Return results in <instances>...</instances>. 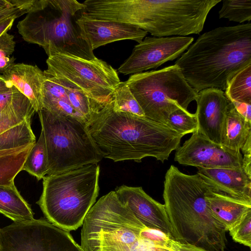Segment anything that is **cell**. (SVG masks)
<instances>
[{
	"instance_id": "obj_16",
	"label": "cell",
	"mask_w": 251,
	"mask_h": 251,
	"mask_svg": "<svg viewBox=\"0 0 251 251\" xmlns=\"http://www.w3.org/2000/svg\"><path fill=\"white\" fill-rule=\"evenodd\" d=\"M198 174L215 191L251 201V176L241 166L234 169L198 168Z\"/></svg>"
},
{
	"instance_id": "obj_2",
	"label": "cell",
	"mask_w": 251,
	"mask_h": 251,
	"mask_svg": "<svg viewBox=\"0 0 251 251\" xmlns=\"http://www.w3.org/2000/svg\"><path fill=\"white\" fill-rule=\"evenodd\" d=\"M214 190L198 174L186 175L170 166L163 198L173 240L207 251H225L226 231L213 215L207 201Z\"/></svg>"
},
{
	"instance_id": "obj_31",
	"label": "cell",
	"mask_w": 251,
	"mask_h": 251,
	"mask_svg": "<svg viewBox=\"0 0 251 251\" xmlns=\"http://www.w3.org/2000/svg\"><path fill=\"white\" fill-rule=\"evenodd\" d=\"M33 0H14V4L0 11V22L11 17L19 18L26 14L33 5Z\"/></svg>"
},
{
	"instance_id": "obj_36",
	"label": "cell",
	"mask_w": 251,
	"mask_h": 251,
	"mask_svg": "<svg viewBox=\"0 0 251 251\" xmlns=\"http://www.w3.org/2000/svg\"><path fill=\"white\" fill-rule=\"evenodd\" d=\"M231 102L238 112L248 121L251 122V104L236 101Z\"/></svg>"
},
{
	"instance_id": "obj_42",
	"label": "cell",
	"mask_w": 251,
	"mask_h": 251,
	"mask_svg": "<svg viewBox=\"0 0 251 251\" xmlns=\"http://www.w3.org/2000/svg\"><path fill=\"white\" fill-rule=\"evenodd\" d=\"M0 114H1V113H0Z\"/></svg>"
},
{
	"instance_id": "obj_12",
	"label": "cell",
	"mask_w": 251,
	"mask_h": 251,
	"mask_svg": "<svg viewBox=\"0 0 251 251\" xmlns=\"http://www.w3.org/2000/svg\"><path fill=\"white\" fill-rule=\"evenodd\" d=\"M242 160L241 151L215 144L198 130L176 150L175 156L179 164L197 168L234 169L242 166Z\"/></svg>"
},
{
	"instance_id": "obj_37",
	"label": "cell",
	"mask_w": 251,
	"mask_h": 251,
	"mask_svg": "<svg viewBox=\"0 0 251 251\" xmlns=\"http://www.w3.org/2000/svg\"><path fill=\"white\" fill-rule=\"evenodd\" d=\"M16 17H11L0 22V37L11 28Z\"/></svg>"
},
{
	"instance_id": "obj_15",
	"label": "cell",
	"mask_w": 251,
	"mask_h": 251,
	"mask_svg": "<svg viewBox=\"0 0 251 251\" xmlns=\"http://www.w3.org/2000/svg\"><path fill=\"white\" fill-rule=\"evenodd\" d=\"M83 38L91 49L123 40L140 43L148 33L130 25L111 21L92 19L81 15L76 20Z\"/></svg>"
},
{
	"instance_id": "obj_9",
	"label": "cell",
	"mask_w": 251,
	"mask_h": 251,
	"mask_svg": "<svg viewBox=\"0 0 251 251\" xmlns=\"http://www.w3.org/2000/svg\"><path fill=\"white\" fill-rule=\"evenodd\" d=\"M46 63L45 76L62 79L100 103L110 101L121 82L117 71L97 57L88 60L58 54L48 57Z\"/></svg>"
},
{
	"instance_id": "obj_6",
	"label": "cell",
	"mask_w": 251,
	"mask_h": 251,
	"mask_svg": "<svg viewBox=\"0 0 251 251\" xmlns=\"http://www.w3.org/2000/svg\"><path fill=\"white\" fill-rule=\"evenodd\" d=\"M37 113L48 154L47 176L101 161L103 157L84 121L44 108Z\"/></svg>"
},
{
	"instance_id": "obj_25",
	"label": "cell",
	"mask_w": 251,
	"mask_h": 251,
	"mask_svg": "<svg viewBox=\"0 0 251 251\" xmlns=\"http://www.w3.org/2000/svg\"><path fill=\"white\" fill-rule=\"evenodd\" d=\"M45 76L54 78L65 88L71 105L82 116L86 123L90 118L93 110L100 102L92 100L82 91L62 79L49 76Z\"/></svg>"
},
{
	"instance_id": "obj_5",
	"label": "cell",
	"mask_w": 251,
	"mask_h": 251,
	"mask_svg": "<svg viewBox=\"0 0 251 251\" xmlns=\"http://www.w3.org/2000/svg\"><path fill=\"white\" fill-rule=\"evenodd\" d=\"M100 173L94 163L45 176L37 203L48 221L69 231L81 226L99 195Z\"/></svg>"
},
{
	"instance_id": "obj_26",
	"label": "cell",
	"mask_w": 251,
	"mask_h": 251,
	"mask_svg": "<svg viewBox=\"0 0 251 251\" xmlns=\"http://www.w3.org/2000/svg\"><path fill=\"white\" fill-rule=\"evenodd\" d=\"M112 99L114 111L145 117L142 109L125 82H121L114 89Z\"/></svg>"
},
{
	"instance_id": "obj_39",
	"label": "cell",
	"mask_w": 251,
	"mask_h": 251,
	"mask_svg": "<svg viewBox=\"0 0 251 251\" xmlns=\"http://www.w3.org/2000/svg\"><path fill=\"white\" fill-rule=\"evenodd\" d=\"M13 85L4 80L0 79V93L9 90Z\"/></svg>"
},
{
	"instance_id": "obj_32",
	"label": "cell",
	"mask_w": 251,
	"mask_h": 251,
	"mask_svg": "<svg viewBox=\"0 0 251 251\" xmlns=\"http://www.w3.org/2000/svg\"><path fill=\"white\" fill-rule=\"evenodd\" d=\"M140 236L159 245L170 246L171 238L160 230L145 227L140 232Z\"/></svg>"
},
{
	"instance_id": "obj_30",
	"label": "cell",
	"mask_w": 251,
	"mask_h": 251,
	"mask_svg": "<svg viewBox=\"0 0 251 251\" xmlns=\"http://www.w3.org/2000/svg\"><path fill=\"white\" fill-rule=\"evenodd\" d=\"M234 241L249 248L251 247V211L228 230Z\"/></svg>"
},
{
	"instance_id": "obj_28",
	"label": "cell",
	"mask_w": 251,
	"mask_h": 251,
	"mask_svg": "<svg viewBox=\"0 0 251 251\" xmlns=\"http://www.w3.org/2000/svg\"><path fill=\"white\" fill-rule=\"evenodd\" d=\"M168 126L183 136L199 129L196 113L192 114L188 110L182 109L176 110L171 114Z\"/></svg>"
},
{
	"instance_id": "obj_1",
	"label": "cell",
	"mask_w": 251,
	"mask_h": 251,
	"mask_svg": "<svg viewBox=\"0 0 251 251\" xmlns=\"http://www.w3.org/2000/svg\"><path fill=\"white\" fill-rule=\"evenodd\" d=\"M86 125L102 157L114 162L140 163L145 157H153L164 162L179 147L183 137L145 117L114 111L112 99L98 105Z\"/></svg>"
},
{
	"instance_id": "obj_8",
	"label": "cell",
	"mask_w": 251,
	"mask_h": 251,
	"mask_svg": "<svg viewBox=\"0 0 251 251\" xmlns=\"http://www.w3.org/2000/svg\"><path fill=\"white\" fill-rule=\"evenodd\" d=\"M221 0H141L139 28L157 37L199 34Z\"/></svg>"
},
{
	"instance_id": "obj_20",
	"label": "cell",
	"mask_w": 251,
	"mask_h": 251,
	"mask_svg": "<svg viewBox=\"0 0 251 251\" xmlns=\"http://www.w3.org/2000/svg\"><path fill=\"white\" fill-rule=\"evenodd\" d=\"M0 213L14 222H23L34 219V213L21 195L14 183L0 185Z\"/></svg>"
},
{
	"instance_id": "obj_3",
	"label": "cell",
	"mask_w": 251,
	"mask_h": 251,
	"mask_svg": "<svg viewBox=\"0 0 251 251\" xmlns=\"http://www.w3.org/2000/svg\"><path fill=\"white\" fill-rule=\"evenodd\" d=\"M251 64V24L221 26L201 35L176 61L196 90H225L230 80Z\"/></svg>"
},
{
	"instance_id": "obj_11",
	"label": "cell",
	"mask_w": 251,
	"mask_h": 251,
	"mask_svg": "<svg viewBox=\"0 0 251 251\" xmlns=\"http://www.w3.org/2000/svg\"><path fill=\"white\" fill-rule=\"evenodd\" d=\"M194 41L189 36H148L134 46L130 55L118 68L119 73L133 75L155 69L178 58Z\"/></svg>"
},
{
	"instance_id": "obj_34",
	"label": "cell",
	"mask_w": 251,
	"mask_h": 251,
	"mask_svg": "<svg viewBox=\"0 0 251 251\" xmlns=\"http://www.w3.org/2000/svg\"><path fill=\"white\" fill-rule=\"evenodd\" d=\"M137 251H172L170 246H164L142 238Z\"/></svg>"
},
{
	"instance_id": "obj_18",
	"label": "cell",
	"mask_w": 251,
	"mask_h": 251,
	"mask_svg": "<svg viewBox=\"0 0 251 251\" xmlns=\"http://www.w3.org/2000/svg\"><path fill=\"white\" fill-rule=\"evenodd\" d=\"M210 209L214 217L228 231L249 211L251 201L212 191L207 196Z\"/></svg>"
},
{
	"instance_id": "obj_7",
	"label": "cell",
	"mask_w": 251,
	"mask_h": 251,
	"mask_svg": "<svg viewBox=\"0 0 251 251\" xmlns=\"http://www.w3.org/2000/svg\"><path fill=\"white\" fill-rule=\"evenodd\" d=\"M125 83L145 117L167 126L171 113L178 109L187 110L189 104L198 97L199 92L187 82L175 64L132 75Z\"/></svg>"
},
{
	"instance_id": "obj_4",
	"label": "cell",
	"mask_w": 251,
	"mask_h": 251,
	"mask_svg": "<svg viewBox=\"0 0 251 251\" xmlns=\"http://www.w3.org/2000/svg\"><path fill=\"white\" fill-rule=\"evenodd\" d=\"M84 7L75 0H35L18 22V32L25 41L42 47L48 57L60 54L94 59L76 23Z\"/></svg>"
},
{
	"instance_id": "obj_40",
	"label": "cell",
	"mask_w": 251,
	"mask_h": 251,
	"mask_svg": "<svg viewBox=\"0 0 251 251\" xmlns=\"http://www.w3.org/2000/svg\"><path fill=\"white\" fill-rule=\"evenodd\" d=\"M14 4V0H0V11Z\"/></svg>"
},
{
	"instance_id": "obj_21",
	"label": "cell",
	"mask_w": 251,
	"mask_h": 251,
	"mask_svg": "<svg viewBox=\"0 0 251 251\" xmlns=\"http://www.w3.org/2000/svg\"><path fill=\"white\" fill-rule=\"evenodd\" d=\"M35 143L0 151V185L9 186L22 168Z\"/></svg>"
},
{
	"instance_id": "obj_10",
	"label": "cell",
	"mask_w": 251,
	"mask_h": 251,
	"mask_svg": "<svg viewBox=\"0 0 251 251\" xmlns=\"http://www.w3.org/2000/svg\"><path fill=\"white\" fill-rule=\"evenodd\" d=\"M0 251H83L70 231L48 220L14 222L0 228Z\"/></svg>"
},
{
	"instance_id": "obj_22",
	"label": "cell",
	"mask_w": 251,
	"mask_h": 251,
	"mask_svg": "<svg viewBox=\"0 0 251 251\" xmlns=\"http://www.w3.org/2000/svg\"><path fill=\"white\" fill-rule=\"evenodd\" d=\"M35 112L29 100L25 96L17 99L0 111V134L25 119H31Z\"/></svg>"
},
{
	"instance_id": "obj_14",
	"label": "cell",
	"mask_w": 251,
	"mask_h": 251,
	"mask_svg": "<svg viewBox=\"0 0 251 251\" xmlns=\"http://www.w3.org/2000/svg\"><path fill=\"white\" fill-rule=\"evenodd\" d=\"M198 130L211 142L221 145L229 100L223 90L209 88L199 92L196 100Z\"/></svg>"
},
{
	"instance_id": "obj_33",
	"label": "cell",
	"mask_w": 251,
	"mask_h": 251,
	"mask_svg": "<svg viewBox=\"0 0 251 251\" xmlns=\"http://www.w3.org/2000/svg\"><path fill=\"white\" fill-rule=\"evenodd\" d=\"M21 94H22L14 86L9 90L0 93V112Z\"/></svg>"
},
{
	"instance_id": "obj_23",
	"label": "cell",
	"mask_w": 251,
	"mask_h": 251,
	"mask_svg": "<svg viewBox=\"0 0 251 251\" xmlns=\"http://www.w3.org/2000/svg\"><path fill=\"white\" fill-rule=\"evenodd\" d=\"M22 171L28 172L38 180L43 179L48 171V154L44 132L41 129L40 137L28 155Z\"/></svg>"
},
{
	"instance_id": "obj_27",
	"label": "cell",
	"mask_w": 251,
	"mask_h": 251,
	"mask_svg": "<svg viewBox=\"0 0 251 251\" xmlns=\"http://www.w3.org/2000/svg\"><path fill=\"white\" fill-rule=\"evenodd\" d=\"M219 18L243 23L251 20V0H225L219 12Z\"/></svg>"
},
{
	"instance_id": "obj_19",
	"label": "cell",
	"mask_w": 251,
	"mask_h": 251,
	"mask_svg": "<svg viewBox=\"0 0 251 251\" xmlns=\"http://www.w3.org/2000/svg\"><path fill=\"white\" fill-rule=\"evenodd\" d=\"M251 139V122L237 111L229 101L223 127L221 145L232 151H240L245 144Z\"/></svg>"
},
{
	"instance_id": "obj_41",
	"label": "cell",
	"mask_w": 251,
	"mask_h": 251,
	"mask_svg": "<svg viewBox=\"0 0 251 251\" xmlns=\"http://www.w3.org/2000/svg\"><path fill=\"white\" fill-rule=\"evenodd\" d=\"M0 79L4 80V79H3L2 76H0Z\"/></svg>"
},
{
	"instance_id": "obj_29",
	"label": "cell",
	"mask_w": 251,
	"mask_h": 251,
	"mask_svg": "<svg viewBox=\"0 0 251 251\" xmlns=\"http://www.w3.org/2000/svg\"><path fill=\"white\" fill-rule=\"evenodd\" d=\"M15 45L13 35L6 32L0 37V76L15 64L16 58L10 56L13 53Z\"/></svg>"
},
{
	"instance_id": "obj_38",
	"label": "cell",
	"mask_w": 251,
	"mask_h": 251,
	"mask_svg": "<svg viewBox=\"0 0 251 251\" xmlns=\"http://www.w3.org/2000/svg\"><path fill=\"white\" fill-rule=\"evenodd\" d=\"M251 154H244L243 156L242 167L247 173L251 176Z\"/></svg>"
},
{
	"instance_id": "obj_24",
	"label": "cell",
	"mask_w": 251,
	"mask_h": 251,
	"mask_svg": "<svg viewBox=\"0 0 251 251\" xmlns=\"http://www.w3.org/2000/svg\"><path fill=\"white\" fill-rule=\"evenodd\" d=\"M225 90L229 101L251 104V64L238 72Z\"/></svg>"
},
{
	"instance_id": "obj_17",
	"label": "cell",
	"mask_w": 251,
	"mask_h": 251,
	"mask_svg": "<svg viewBox=\"0 0 251 251\" xmlns=\"http://www.w3.org/2000/svg\"><path fill=\"white\" fill-rule=\"evenodd\" d=\"M2 76L28 99L35 112L43 108V88L46 78L44 71L36 65L15 63Z\"/></svg>"
},
{
	"instance_id": "obj_13",
	"label": "cell",
	"mask_w": 251,
	"mask_h": 251,
	"mask_svg": "<svg viewBox=\"0 0 251 251\" xmlns=\"http://www.w3.org/2000/svg\"><path fill=\"white\" fill-rule=\"evenodd\" d=\"M115 192L120 201L126 205L146 227L160 230L173 239L164 204L153 199L142 187L123 185L117 187Z\"/></svg>"
},
{
	"instance_id": "obj_35",
	"label": "cell",
	"mask_w": 251,
	"mask_h": 251,
	"mask_svg": "<svg viewBox=\"0 0 251 251\" xmlns=\"http://www.w3.org/2000/svg\"><path fill=\"white\" fill-rule=\"evenodd\" d=\"M170 245L172 251H207L192 245L180 243L171 239L170 240Z\"/></svg>"
}]
</instances>
